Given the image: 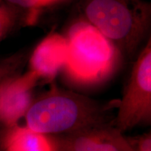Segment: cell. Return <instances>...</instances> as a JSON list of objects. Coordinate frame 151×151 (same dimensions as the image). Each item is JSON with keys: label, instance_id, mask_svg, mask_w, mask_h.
Here are the masks:
<instances>
[{"label": "cell", "instance_id": "obj_4", "mask_svg": "<svg viewBox=\"0 0 151 151\" xmlns=\"http://www.w3.org/2000/svg\"><path fill=\"white\" fill-rule=\"evenodd\" d=\"M151 118V43L149 39L132 68L118 105L114 127L121 133Z\"/></svg>", "mask_w": 151, "mask_h": 151}, {"label": "cell", "instance_id": "obj_5", "mask_svg": "<svg viewBox=\"0 0 151 151\" xmlns=\"http://www.w3.org/2000/svg\"><path fill=\"white\" fill-rule=\"evenodd\" d=\"M39 79L29 71L11 77L0 86V124L16 125L33 102L32 92Z\"/></svg>", "mask_w": 151, "mask_h": 151}, {"label": "cell", "instance_id": "obj_1", "mask_svg": "<svg viewBox=\"0 0 151 151\" xmlns=\"http://www.w3.org/2000/svg\"><path fill=\"white\" fill-rule=\"evenodd\" d=\"M67 52L62 70L71 83L92 88L111 78L121 61V51L86 20L73 23L66 37Z\"/></svg>", "mask_w": 151, "mask_h": 151}, {"label": "cell", "instance_id": "obj_11", "mask_svg": "<svg viewBox=\"0 0 151 151\" xmlns=\"http://www.w3.org/2000/svg\"><path fill=\"white\" fill-rule=\"evenodd\" d=\"M6 3L16 10L27 11V22L32 23L37 18L40 6V0H5Z\"/></svg>", "mask_w": 151, "mask_h": 151}, {"label": "cell", "instance_id": "obj_12", "mask_svg": "<svg viewBox=\"0 0 151 151\" xmlns=\"http://www.w3.org/2000/svg\"><path fill=\"white\" fill-rule=\"evenodd\" d=\"M133 151H151V135L146 134L134 139H129Z\"/></svg>", "mask_w": 151, "mask_h": 151}, {"label": "cell", "instance_id": "obj_13", "mask_svg": "<svg viewBox=\"0 0 151 151\" xmlns=\"http://www.w3.org/2000/svg\"><path fill=\"white\" fill-rule=\"evenodd\" d=\"M59 1L60 0H40V6L41 8H42L48 5H51Z\"/></svg>", "mask_w": 151, "mask_h": 151}, {"label": "cell", "instance_id": "obj_8", "mask_svg": "<svg viewBox=\"0 0 151 151\" xmlns=\"http://www.w3.org/2000/svg\"><path fill=\"white\" fill-rule=\"evenodd\" d=\"M4 141V151H57V146L47 135L27 126L10 127Z\"/></svg>", "mask_w": 151, "mask_h": 151}, {"label": "cell", "instance_id": "obj_6", "mask_svg": "<svg viewBox=\"0 0 151 151\" xmlns=\"http://www.w3.org/2000/svg\"><path fill=\"white\" fill-rule=\"evenodd\" d=\"M65 145L67 151H133L123 134L104 123L70 134Z\"/></svg>", "mask_w": 151, "mask_h": 151}, {"label": "cell", "instance_id": "obj_7", "mask_svg": "<svg viewBox=\"0 0 151 151\" xmlns=\"http://www.w3.org/2000/svg\"><path fill=\"white\" fill-rule=\"evenodd\" d=\"M67 52L66 37L51 34L36 46L29 60V71L38 78L52 81L64 67Z\"/></svg>", "mask_w": 151, "mask_h": 151}, {"label": "cell", "instance_id": "obj_3", "mask_svg": "<svg viewBox=\"0 0 151 151\" xmlns=\"http://www.w3.org/2000/svg\"><path fill=\"white\" fill-rule=\"evenodd\" d=\"M87 21L119 48L132 52L148 27L150 10L140 0H84Z\"/></svg>", "mask_w": 151, "mask_h": 151}, {"label": "cell", "instance_id": "obj_2", "mask_svg": "<svg viewBox=\"0 0 151 151\" xmlns=\"http://www.w3.org/2000/svg\"><path fill=\"white\" fill-rule=\"evenodd\" d=\"M104 109L92 100L53 89L33 101L26 126L42 134L76 133L104 123Z\"/></svg>", "mask_w": 151, "mask_h": 151}, {"label": "cell", "instance_id": "obj_10", "mask_svg": "<svg viewBox=\"0 0 151 151\" xmlns=\"http://www.w3.org/2000/svg\"><path fill=\"white\" fill-rule=\"evenodd\" d=\"M16 9L0 0V41L8 35L16 21Z\"/></svg>", "mask_w": 151, "mask_h": 151}, {"label": "cell", "instance_id": "obj_9", "mask_svg": "<svg viewBox=\"0 0 151 151\" xmlns=\"http://www.w3.org/2000/svg\"><path fill=\"white\" fill-rule=\"evenodd\" d=\"M24 55L16 54L0 61V86L6 81L18 74L24 62Z\"/></svg>", "mask_w": 151, "mask_h": 151}]
</instances>
